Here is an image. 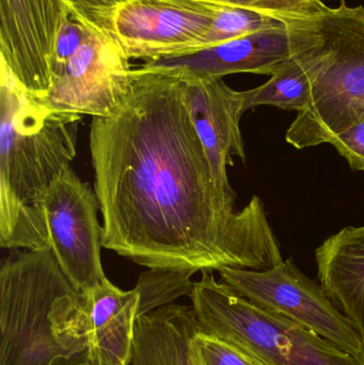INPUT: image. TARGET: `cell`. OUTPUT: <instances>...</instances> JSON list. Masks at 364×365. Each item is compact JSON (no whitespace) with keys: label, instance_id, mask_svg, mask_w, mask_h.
<instances>
[{"label":"cell","instance_id":"6da1fadb","mask_svg":"<svg viewBox=\"0 0 364 365\" xmlns=\"http://www.w3.org/2000/svg\"><path fill=\"white\" fill-rule=\"evenodd\" d=\"M90 152L103 247L153 269L264 270L284 261L264 202L237 210L216 186L194 130L185 81L140 68Z\"/></svg>","mask_w":364,"mask_h":365},{"label":"cell","instance_id":"7a4b0ae2","mask_svg":"<svg viewBox=\"0 0 364 365\" xmlns=\"http://www.w3.org/2000/svg\"><path fill=\"white\" fill-rule=\"evenodd\" d=\"M83 115L53 110L27 91L1 63L0 246H47L38 201L76 156Z\"/></svg>","mask_w":364,"mask_h":365},{"label":"cell","instance_id":"3957f363","mask_svg":"<svg viewBox=\"0 0 364 365\" xmlns=\"http://www.w3.org/2000/svg\"><path fill=\"white\" fill-rule=\"evenodd\" d=\"M292 56L312 78L311 101L286 130L295 149L318 147L364 115V6H325L284 21Z\"/></svg>","mask_w":364,"mask_h":365},{"label":"cell","instance_id":"277c9868","mask_svg":"<svg viewBox=\"0 0 364 365\" xmlns=\"http://www.w3.org/2000/svg\"><path fill=\"white\" fill-rule=\"evenodd\" d=\"M190 299L201 331L264 365H364L354 355L279 313L252 304L232 287L201 272Z\"/></svg>","mask_w":364,"mask_h":365},{"label":"cell","instance_id":"5b68a950","mask_svg":"<svg viewBox=\"0 0 364 365\" xmlns=\"http://www.w3.org/2000/svg\"><path fill=\"white\" fill-rule=\"evenodd\" d=\"M49 246L24 249L0 266V365H76L85 356L58 339L53 315L74 291Z\"/></svg>","mask_w":364,"mask_h":365},{"label":"cell","instance_id":"8992f818","mask_svg":"<svg viewBox=\"0 0 364 365\" xmlns=\"http://www.w3.org/2000/svg\"><path fill=\"white\" fill-rule=\"evenodd\" d=\"M128 60L117 41L70 14L51 58L48 91L36 98L53 110L107 117L130 85Z\"/></svg>","mask_w":364,"mask_h":365},{"label":"cell","instance_id":"52a82bcc","mask_svg":"<svg viewBox=\"0 0 364 365\" xmlns=\"http://www.w3.org/2000/svg\"><path fill=\"white\" fill-rule=\"evenodd\" d=\"M220 281L252 304L279 313L354 355L363 353L360 336L350 319L293 259L264 270L224 268Z\"/></svg>","mask_w":364,"mask_h":365},{"label":"cell","instance_id":"ba28073f","mask_svg":"<svg viewBox=\"0 0 364 365\" xmlns=\"http://www.w3.org/2000/svg\"><path fill=\"white\" fill-rule=\"evenodd\" d=\"M139 293L122 291L108 279L64 296L53 315L58 339L92 365H128L138 319Z\"/></svg>","mask_w":364,"mask_h":365},{"label":"cell","instance_id":"9c48e42d","mask_svg":"<svg viewBox=\"0 0 364 365\" xmlns=\"http://www.w3.org/2000/svg\"><path fill=\"white\" fill-rule=\"evenodd\" d=\"M47 246L79 293L106 278L100 261L104 229L98 222L95 191L66 167L38 201Z\"/></svg>","mask_w":364,"mask_h":365},{"label":"cell","instance_id":"30bf717a","mask_svg":"<svg viewBox=\"0 0 364 365\" xmlns=\"http://www.w3.org/2000/svg\"><path fill=\"white\" fill-rule=\"evenodd\" d=\"M220 6L199 0H130L115 13V41L130 59L194 53Z\"/></svg>","mask_w":364,"mask_h":365},{"label":"cell","instance_id":"8fae6325","mask_svg":"<svg viewBox=\"0 0 364 365\" xmlns=\"http://www.w3.org/2000/svg\"><path fill=\"white\" fill-rule=\"evenodd\" d=\"M70 14L66 0H0L1 63L36 98L48 91L51 58Z\"/></svg>","mask_w":364,"mask_h":365},{"label":"cell","instance_id":"7c38bea8","mask_svg":"<svg viewBox=\"0 0 364 365\" xmlns=\"http://www.w3.org/2000/svg\"><path fill=\"white\" fill-rule=\"evenodd\" d=\"M182 79L185 81L190 118L209 158L216 186L236 201L227 167L234 165L233 156L246 162L239 126L247 111L246 91H235L222 79Z\"/></svg>","mask_w":364,"mask_h":365},{"label":"cell","instance_id":"4fadbf2b","mask_svg":"<svg viewBox=\"0 0 364 365\" xmlns=\"http://www.w3.org/2000/svg\"><path fill=\"white\" fill-rule=\"evenodd\" d=\"M291 57L286 26L248 34L196 53L150 59L141 68L189 79H222L237 73L271 76Z\"/></svg>","mask_w":364,"mask_h":365},{"label":"cell","instance_id":"5bb4252c","mask_svg":"<svg viewBox=\"0 0 364 365\" xmlns=\"http://www.w3.org/2000/svg\"><path fill=\"white\" fill-rule=\"evenodd\" d=\"M316 262L318 283L350 319L364 353V225L329 236L316 249Z\"/></svg>","mask_w":364,"mask_h":365},{"label":"cell","instance_id":"9a60e30c","mask_svg":"<svg viewBox=\"0 0 364 365\" xmlns=\"http://www.w3.org/2000/svg\"><path fill=\"white\" fill-rule=\"evenodd\" d=\"M199 330L192 307L171 304L141 315L128 365H199L194 351Z\"/></svg>","mask_w":364,"mask_h":365},{"label":"cell","instance_id":"2e32d148","mask_svg":"<svg viewBox=\"0 0 364 365\" xmlns=\"http://www.w3.org/2000/svg\"><path fill=\"white\" fill-rule=\"evenodd\" d=\"M311 96V76L292 56L267 83L246 91V107L249 110L258 106H274L298 113L307 108Z\"/></svg>","mask_w":364,"mask_h":365},{"label":"cell","instance_id":"e0dca14e","mask_svg":"<svg viewBox=\"0 0 364 365\" xmlns=\"http://www.w3.org/2000/svg\"><path fill=\"white\" fill-rule=\"evenodd\" d=\"M194 270H172L153 268L142 272L135 289L139 293L137 315L147 314L156 309L173 304L182 296L192 295Z\"/></svg>","mask_w":364,"mask_h":365},{"label":"cell","instance_id":"ac0fdd59","mask_svg":"<svg viewBox=\"0 0 364 365\" xmlns=\"http://www.w3.org/2000/svg\"><path fill=\"white\" fill-rule=\"evenodd\" d=\"M220 6H239L264 13L277 19H301L320 12L326 4L322 0H199Z\"/></svg>","mask_w":364,"mask_h":365},{"label":"cell","instance_id":"d6986e66","mask_svg":"<svg viewBox=\"0 0 364 365\" xmlns=\"http://www.w3.org/2000/svg\"><path fill=\"white\" fill-rule=\"evenodd\" d=\"M128 1L130 0H66L73 17L113 40L115 13Z\"/></svg>","mask_w":364,"mask_h":365},{"label":"cell","instance_id":"ffe728a7","mask_svg":"<svg viewBox=\"0 0 364 365\" xmlns=\"http://www.w3.org/2000/svg\"><path fill=\"white\" fill-rule=\"evenodd\" d=\"M194 351L199 365H264L201 329L194 339Z\"/></svg>","mask_w":364,"mask_h":365},{"label":"cell","instance_id":"44dd1931","mask_svg":"<svg viewBox=\"0 0 364 365\" xmlns=\"http://www.w3.org/2000/svg\"><path fill=\"white\" fill-rule=\"evenodd\" d=\"M329 143L345 158L353 170L364 171V115L356 124L333 137Z\"/></svg>","mask_w":364,"mask_h":365},{"label":"cell","instance_id":"7402d4cb","mask_svg":"<svg viewBox=\"0 0 364 365\" xmlns=\"http://www.w3.org/2000/svg\"><path fill=\"white\" fill-rule=\"evenodd\" d=\"M76 365H92L90 364H88L87 361L80 362V364H77Z\"/></svg>","mask_w":364,"mask_h":365}]
</instances>
